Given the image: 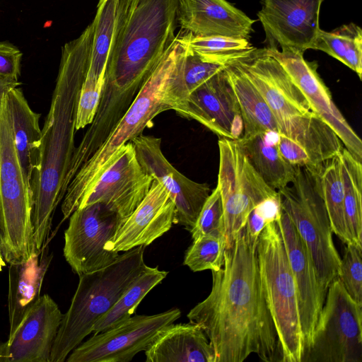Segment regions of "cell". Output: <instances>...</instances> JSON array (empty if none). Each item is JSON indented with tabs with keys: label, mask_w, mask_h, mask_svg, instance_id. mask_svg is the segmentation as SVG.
I'll return each mask as SVG.
<instances>
[{
	"label": "cell",
	"mask_w": 362,
	"mask_h": 362,
	"mask_svg": "<svg viewBox=\"0 0 362 362\" xmlns=\"http://www.w3.org/2000/svg\"><path fill=\"white\" fill-rule=\"evenodd\" d=\"M23 54L7 41H0V76L18 80Z\"/></svg>",
	"instance_id": "37"
},
{
	"label": "cell",
	"mask_w": 362,
	"mask_h": 362,
	"mask_svg": "<svg viewBox=\"0 0 362 362\" xmlns=\"http://www.w3.org/2000/svg\"><path fill=\"white\" fill-rule=\"evenodd\" d=\"M284 68L301 91L313 112L337 134L345 148L362 161V141L346 122L332 100L331 93L317 73V64L304 59L300 51L293 49L265 47Z\"/></svg>",
	"instance_id": "14"
},
{
	"label": "cell",
	"mask_w": 362,
	"mask_h": 362,
	"mask_svg": "<svg viewBox=\"0 0 362 362\" xmlns=\"http://www.w3.org/2000/svg\"><path fill=\"white\" fill-rule=\"evenodd\" d=\"M278 135L274 132H266L237 139L256 173L269 187L276 191L289 185L296 171V166L288 163L280 155Z\"/></svg>",
	"instance_id": "25"
},
{
	"label": "cell",
	"mask_w": 362,
	"mask_h": 362,
	"mask_svg": "<svg viewBox=\"0 0 362 362\" xmlns=\"http://www.w3.org/2000/svg\"><path fill=\"white\" fill-rule=\"evenodd\" d=\"M324 0H262L257 16L269 47L305 52L313 48L320 30Z\"/></svg>",
	"instance_id": "18"
},
{
	"label": "cell",
	"mask_w": 362,
	"mask_h": 362,
	"mask_svg": "<svg viewBox=\"0 0 362 362\" xmlns=\"http://www.w3.org/2000/svg\"><path fill=\"white\" fill-rule=\"evenodd\" d=\"M6 266L5 261L2 256L0 255V272L2 270L3 267Z\"/></svg>",
	"instance_id": "41"
},
{
	"label": "cell",
	"mask_w": 362,
	"mask_h": 362,
	"mask_svg": "<svg viewBox=\"0 0 362 362\" xmlns=\"http://www.w3.org/2000/svg\"><path fill=\"white\" fill-rule=\"evenodd\" d=\"M176 38L163 59L146 81L136 98L102 145L81 167L62 199L63 221L69 218L113 161L121 147L153 126L160 113L173 110L168 96L170 79L176 62Z\"/></svg>",
	"instance_id": "4"
},
{
	"label": "cell",
	"mask_w": 362,
	"mask_h": 362,
	"mask_svg": "<svg viewBox=\"0 0 362 362\" xmlns=\"http://www.w3.org/2000/svg\"><path fill=\"white\" fill-rule=\"evenodd\" d=\"M260 278L281 350V362H301L304 353L297 291L284 242L276 221L257 241Z\"/></svg>",
	"instance_id": "7"
},
{
	"label": "cell",
	"mask_w": 362,
	"mask_h": 362,
	"mask_svg": "<svg viewBox=\"0 0 362 362\" xmlns=\"http://www.w3.org/2000/svg\"><path fill=\"white\" fill-rule=\"evenodd\" d=\"M185 252L184 264L192 272L216 271L223 264L226 239L211 235H201Z\"/></svg>",
	"instance_id": "34"
},
{
	"label": "cell",
	"mask_w": 362,
	"mask_h": 362,
	"mask_svg": "<svg viewBox=\"0 0 362 362\" xmlns=\"http://www.w3.org/2000/svg\"><path fill=\"white\" fill-rule=\"evenodd\" d=\"M319 189L332 232L345 244L351 243L344 218V189L338 156L316 168Z\"/></svg>",
	"instance_id": "31"
},
{
	"label": "cell",
	"mask_w": 362,
	"mask_h": 362,
	"mask_svg": "<svg viewBox=\"0 0 362 362\" xmlns=\"http://www.w3.org/2000/svg\"><path fill=\"white\" fill-rule=\"evenodd\" d=\"M178 49L168 90L173 110L176 111L187 96L227 64L209 60L182 42L177 35Z\"/></svg>",
	"instance_id": "26"
},
{
	"label": "cell",
	"mask_w": 362,
	"mask_h": 362,
	"mask_svg": "<svg viewBox=\"0 0 362 362\" xmlns=\"http://www.w3.org/2000/svg\"><path fill=\"white\" fill-rule=\"evenodd\" d=\"M146 362H215V353L202 328L192 322L170 324L145 351Z\"/></svg>",
	"instance_id": "23"
},
{
	"label": "cell",
	"mask_w": 362,
	"mask_h": 362,
	"mask_svg": "<svg viewBox=\"0 0 362 362\" xmlns=\"http://www.w3.org/2000/svg\"><path fill=\"white\" fill-rule=\"evenodd\" d=\"M276 222L295 279L305 352L312 342L327 291L320 284L307 247L290 216L282 208L280 218Z\"/></svg>",
	"instance_id": "20"
},
{
	"label": "cell",
	"mask_w": 362,
	"mask_h": 362,
	"mask_svg": "<svg viewBox=\"0 0 362 362\" xmlns=\"http://www.w3.org/2000/svg\"><path fill=\"white\" fill-rule=\"evenodd\" d=\"M1 230H2V212H1V187H0V241H1Z\"/></svg>",
	"instance_id": "40"
},
{
	"label": "cell",
	"mask_w": 362,
	"mask_h": 362,
	"mask_svg": "<svg viewBox=\"0 0 362 362\" xmlns=\"http://www.w3.org/2000/svg\"><path fill=\"white\" fill-rule=\"evenodd\" d=\"M145 247L138 246L126 251L108 266L78 276L76 290L68 310L63 314L52 348L50 362L65 361L147 267Z\"/></svg>",
	"instance_id": "5"
},
{
	"label": "cell",
	"mask_w": 362,
	"mask_h": 362,
	"mask_svg": "<svg viewBox=\"0 0 362 362\" xmlns=\"http://www.w3.org/2000/svg\"><path fill=\"white\" fill-rule=\"evenodd\" d=\"M175 112L220 138L237 140L242 136L239 104L225 69L193 90Z\"/></svg>",
	"instance_id": "19"
},
{
	"label": "cell",
	"mask_w": 362,
	"mask_h": 362,
	"mask_svg": "<svg viewBox=\"0 0 362 362\" xmlns=\"http://www.w3.org/2000/svg\"><path fill=\"white\" fill-rule=\"evenodd\" d=\"M217 187L224 213L226 247L246 225L250 212L264 200L278 195L256 173L237 140L220 138Z\"/></svg>",
	"instance_id": "11"
},
{
	"label": "cell",
	"mask_w": 362,
	"mask_h": 362,
	"mask_svg": "<svg viewBox=\"0 0 362 362\" xmlns=\"http://www.w3.org/2000/svg\"><path fill=\"white\" fill-rule=\"evenodd\" d=\"M175 206L164 187L153 180L150 189L106 244L111 252H126L148 246L175 223Z\"/></svg>",
	"instance_id": "21"
},
{
	"label": "cell",
	"mask_w": 362,
	"mask_h": 362,
	"mask_svg": "<svg viewBox=\"0 0 362 362\" xmlns=\"http://www.w3.org/2000/svg\"><path fill=\"white\" fill-rule=\"evenodd\" d=\"M362 246L346 244L339 279L349 295L362 305Z\"/></svg>",
	"instance_id": "36"
},
{
	"label": "cell",
	"mask_w": 362,
	"mask_h": 362,
	"mask_svg": "<svg viewBox=\"0 0 362 362\" xmlns=\"http://www.w3.org/2000/svg\"><path fill=\"white\" fill-rule=\"evenodd\" d=\"M123 220L102 203L78 208L69 216L64 231V256L78 276L103 269L119 255L105 248Z\"/></svg>",
	"instance_id": "12"
},
{
	"label": "cell",
	"mask_w": 362,
	"mask_h": 362,
	"mask_svg": "<svg viewBox=\"0 0 362 362\" xmlns=\"http://www.w3.org/2000/svg\"><path fill=\"white\" fill-rule=\"evenodd\" d=\"M180 40L204 58L227 64L244 56L254 48L249 40L225 36L196 37L190 33L178 34Z\"/></svg>",
	"instance_id": "33"
},
{
	"label": "cell",
	"mask_w": 362,
	"mask_h": 362,
	"mask_svg": "<svg viewBox=\"0 0 362 362\" xmlns=\"http://www.w3.org/2000/svg\"><path fill=\"white\" fill-rule=\"evenodd\" d=\"M177 24L196 37L249 40L255 20L226 0H180Z\"/></svg>",
	"instance_id": "22"
},
{
	"label": "cell",
	"mask_w": 362,
	"mask_h": 362,
	"mask_svg": "<svg viewBox=\"0 0 362 362\" xmlns=\"http://www.w3.org/2000/svg\"><path fill=\"white\" fill-rule=\"evenodd\" d=\"M6 104L11 116L19 163L25 181L30 189L32 175L37 169L40 160V115L31 109L23 90L18 87L7 93Z\"/></svg>",
	"instance_id": "24"
},
{
	"label": "cell",
	"mask_w": 362,
	"mask_h": 362,
	"mask_svg": "<svg viewBox=\"0 0 362 362\" xmlns=\"http://www.w3.org/2000/svg\"><path fill=\"white\" fill-rule=\"evenodd\" d=\"M18 80L0 76V114L3 109L7 93L13 88L18 87Z\"/></svg>",
	"instance_id": "39"
},
{
	"label": "cell",
	"mask_w": 362,
	"mask_h": 362,
	"mask_svg": "<svg viewBox=\"0 0 362 362\" xmlns=\"http://www.w3.org/2000/svg\"><path fill=\"white\" fill-rule=\"evenodd\" d=\"M277 147L280 155L288 163L295 166L311 167L307 153L292 139L279 134Z\"/></svg>",
	"instance_id": "38"
},
{
	"label": "cell",
	"mask_w": 362,
	"mask_h": 362,
	"mask_svg": "<svg viewBox=\"0 0 362 362\" xmlns=\"http://www.w3.org/2000/svg\"><path fill=\"white\" fill-rule=\"evenodd\" d=\"M38 256L35 255L25 263L11 264L8 290L10 331L19 322L25 310L40 296V288L47 264L40 267Z\"/></svg>",
	"instance_id": "28"
},
{
	"label": "cell",
	"mask_w": 362,
	"mask_h": 362,
	"mask_svg": "<svg viewBox=\"0 0 362 362\" xmlns=\"http://www.w3.org/2000/svg\"><path fill=\"white\" fill-rule=\"evenodd\" d=\"M189 231L192 240L206 235L226 239L223 206L217 186L205 201L194 226Z\"/></svg>",
	"instance_id": "35"
},
{
	"label": "cell",
	"mask_w": 362,
	"mask_h": 362,
	"mask_svg": "<svg viewBox=\"0 0 362 362\" xmlns=\"http://www.w3.org/2000/svg\"><path fill=\"white\" fill-rule=\"evenodd\" d=\"M153 180L141 166L129 141L119 148L78 208L102 203L124 221L145 197Z\"/></svg>",
	"instance_id": "16"
},
{
	"label": "cell",
	"mask_w": 362,
	"mask_h": 362,
	"mask_svg": "<svg viewBox=\"0 0 362 362\" xmlns=\"http://www.w3.org/2000/svg\"><path fill=\"white\" fill-rule=\"evenodd\" d=\"M240 107L243 120V133L240 139L255 134L274 132L279 134L276 119L260 93L230 61L225 68Z\"/></svg>",
	"instance_id": "27"
},
{
	"label": "cell",
	"mask_w": 362,
	"mask_h": 362,
	"mask_svg": "<svg viewBox=\"0 0 362 362\" xmlns=\"http://www.w3.org/2000/svg\"><path fill=\"white\" fill-rule=\"evenodd\" d=\"M344 189V210L351 243L362 246V165L345 147L338 155Z\"/></svg>",
	"instance_id": "29"
},
{
	"label": "cell",
	"mask_w": 362,
	"mask_h": 362,
	"mask_svg": "<svg viewBox=\"0 0 362 362\" xmlns=\"http://www.w3.org/2000/svg\"><path fill=\"white\" fill-rule=\"evenodd\" d=\"M181 315L178 308L151 315L131 316L117 325L95 333L68 356L67 362H129L146 351L159 332Z\"/></svg>",
	"instance_id": "13"
},
{
	"label": "cell",
	"mask_w": 362,
	"mask_h": 362,
	"mask_svg": "<svg viewBox=\"0 0 362 362\" xmlns=\"http://www.w3.org/2000/svg\"><path fill=\"white\" fill-rule=\"evenodd\" d=\"M313 49L322 51L362 76V30L354 23L330 32L320 30Z\"/></svg>",
	"instance_id": "32"
},
{
	"label": "cell",
	"mask_w": 362,
	"mask_h": 362,
	"mask_svg": "<svg viewBox=\"0 0 362 362\" xmlns=\"http://www.w3.org/2000/svg\"><path fill=\"white\" fill-rule=\"evenodd\" d=\"M281 206L290 216L314 264L319 281L327 291L339 278L341 257L315 170L296 166L293 180L278 190Z\"/></svg>",
	"instance_id": "8"
},
{
	"label": "cell",
	"mask_w": 362,
	"mask_h": 362,
	"mask_svg": "<svg viewBox=\"0 0 362 362\" xmlns=\"http://www.w3.org/2000/svg\"><path fill=\"white\" fill-rule=\"evenodd\" d=\"M233 61L268 104L279 134L292 139L308 153L324 146L331 127L312 111L301 91L265 47L254 48Z\"/></svg>",
	"instance_id": "6"
},
{
	"label": "cell",
	"mask_w": 362,
	"mask_h": 362,
	"mask_svg": "<svg viewBox=\"0 0 362 362\" xmlns=\"http://www.w3.org/2000/svg\"><path fill=\"white\" fill-rule=\"evenodd\" d=\"M301 362H362V305L349 295L339 278L328 287Z\"/></svg>",
	"instance_id": "10"
},
{
	"label": "cell",
	"mask_w": 362,
	"mask_h": 362,
	"mask_svg": "<svg viewBox=\"0 0 362 362\" xmlns=\"http://www.w3.org/2000/svg\"><path fill=\"white\" fill-rule=\"evenodd\" d=\"M131 142L142 168L168 192L175 206V223L190 230L211 193L209 185L194 182L177 170L163 155L160 138L141 134Z\"/></svg>",
	"instance_id": "15"
},
{
	"label": "cell",
	"mask_w": 362,
	"mask_h": 362,
	"mask_svg": "<svg viewBox=\"0 0 362 362\" xmlns=\"http://www.w3.org/2000/svg\"><path fill=\"white\" fill-rule=\"evenodd\" d=\"M257 241L245 227L240 230L226 247L223 266L211 271L209 296L187 315L208 337L215 362H243L252 354L265 362H281L260 278Z\"/></svg>",
	"instance_id": "1"
},
{
	"label": "cell",
	"mask_w": 362,
	"mask_h": 362,
	"mask_svg": "<svg viewBox=\"0 0 362 362\" xmlns=\"http://www.w3.org/2000/svg\"><path fill=\"white\" fill-rule=\"evenodd\" d=\"M0 187L2 212L0 255L10 264L25 263L35 255L31 190L25 181L18 158L6 99L0 114Z\"/></svg>",
	"instance_id": "9"
},
{
	"label": "cell",
	"mask_w": 362,
	"mask_h": 362,
	"mask_svg": "<svg viewBox=\"0 0 362 362\" xmlns=\"http://www.w3.org/2000/svg\"><path fill=\"white\" fill-rule=\"evenodd\" d=\"M92 40L90 23L78 37L62 47L56 85L42 129L40 165L30 182L33 242L36 255L45 247L54 211L69 185V172L76 149V108L89 65Z\"/></svg>",
	"instance_id": "2"
},
{
	"label": "cell",
	"mask_w": 362,
	"mask_h": 362,
	"mask_svg": "<svg viewBox=\"0 0 362 362\" xmlns=\"http://www.w3.org/2000/svg\"><path fill=\"white\" fill-rule=\"evenodd\" d=\"M62 317L49 295L40 296L25 310L8 339L0 343V362H50Z\"/></svg>",
	"instance_id": "17"
},
{
	"label": "cell",
	"mask_w": 362,
	"mask_h": 362,
	"mask_svg": "<svg viewBox=\"0 0 362 362\" xmlns=\"http://www.w3.org/2000/svg\"><path fill=\"white\" fill-rule=\"evenodd\" d=\"M158 267L147 266L123 292L114 305L93 327L92 333L109 329L130 317L144 297L167 276Z\"/></svg>",
	"instance_id": "30"
},
{
	"label": "cell",
	"mask_w": 362,
	"mask_h": 362,
	"mask_svg": "<svg viewBox=\"0 0 362 362\" xmlns=\"http://www.w3.org/2000/svg\"><path fill=\"white\" fill-rule=\"evenodd\" d=\"M180 0H129L96 115L115 124L174 42Z\"/></svg>",
	"instance_id": "3"
}]
</instances>
